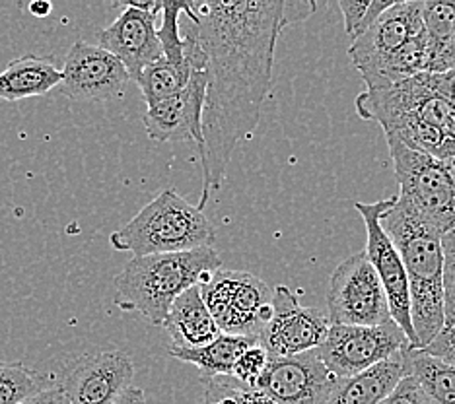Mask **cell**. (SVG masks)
<instances>
[{"mask_svg": "<svg viewBox=\"0 0 455 404\" xmlns=\"http://www.w3.org/2000/svg\"><path fill=\"white\" fill-rule=\"evenodd\" d=\"M391 243L405 266L411 297V323L420 350L438 337L446 323L442 286V242L440 234L395 196V204L381 218Z\"/></svg>", "mask_w": 455, "mask_h": 404, "instance_id": "2", "label": "cell"}, {"mask_svg": "<svg viewBox=\"0 0 455 404\" xmlns=\"http://www.w3.org/2000/svg\"><path fill=\"white\" fill-rule=\"evenodd\" d=\"M327 319L333 327L391 323L387 297L364 251L345 258L329 278Z\"/></svg>", "mask_w": 455, "mask_h": 404, "instance_id": "8", "label": "cell"}, {"mask_svg": "<svg viewBox=\"0 0 455 404\" xmlns=\"http://www.w3.org/2000/svg\"><path fill=\"white\" fill-rule=\"evenodd\" d=\"M451 57H453V65H455V36H453V45H451Z\"/></svg>", "mask_w": 455, "mask_h": 404, "instance_id": "39", "label": "cell"}, {"mask_svg": "<svg viewBox=\"0 0 455 404\" xmlns=\"http://www.w3.org/2000/svg\"><path fill=\"white\" fill-rule=\"evenodd\" d=\"M257 345V340L245 338V337H232V335H220L212 342L199 348H173L170 346V356L188 361L201 369L203 379L212 377H226L232 376V369L235 360L240 358L245 348Z\"/></svg>", "mask_w": 455, "mask_h": 404, "instance_id": "22", "label": "cell"}, {"mask_svg": "<svg viewBox=\"0 0 455 404\" xmlns=\"http://www.w3.org/2000/svg\"><path fill=\"white\" fill-rule=\"evenodd\" d=\"M28 10L36 18H45V16H49L51 12H53V4L47 3V0H36V3H32V4L28 6Z\"/></svg>", "mask_w": 455, "mask_h": 404, "instance_id": "38", "label": "cell"}, {"mask_svg": "<svg viewBox=\"0 0 455 404\" xmlns=\"http://www.w3.org/2000/svg\"><path fill=\"white\" fill-rule=\"evenodd\" d=\"M453 323H455V321H453ZM453 323H451V325H453Z\"/></svg>", "mask_w": 455, "mask_h": 404, "instance_id": "40", "label": "cell"}, {"mask_svg": "<svg viewBox=\"0 0 455 404\" xmlns=\"http://www.w3.org/2000/svg\"><path fill=\"white\" fill-rule=\"evenodd\" d=\"M268 361H271V358H268L265 348L261 345H251L250 348H245L242 352L240 358L235 360L232 377L240 381L242 385L253 389L257 379L265 373Z\"/></svg>", "mask_w": 455, "mask_h": 404, "instance_id": "30", "label": "cell"}, {"mask_svg": "<svg viewBox=\"0 0 455 404\" xmlns=\"http://www.w3.org/2000/svg\"><path fill=\"white\" fill-rule=\"evenodd\" d=\"M162 327L170 333L173 348H199L222 335L203 302L201 286L188 289L175 299Z\"/></svg>", "mask_w": 455, "mask_h": 404, "instance_id": "19", "label": "cell"}, {"mask_svg": "<svg viewBox=\"0 0 455 404\" xmlns=\"http://www.w3.org/2000/svg\"><path fill=\"white\" fill-rule=\"evenodd\" d=\"M196 22L188 31L204 53L203 210L220 189L235 148L255 132L273 80L275 49L286 26L307 20L315 3H191Z\"/></svg>", "mask_w": 455, "mask_h": 404, "instance_id": "1", "label": "cell"}, {"mask_svg": "<svg viewBox=\"0 0 455 404\" xmlns=\"http://www.w3.org/2000/svg\"><path fill=\"white\" fill-rule=\"evenodd\" d=\"M162 24L158 28V41L164 51V59L173 65L185 62V37L180 31L181 14H191V3L188 0H164L160 3Z\"/></svg>", "mask_w": 455, "mask_h": 404, "instance_id": "27", "label": "cell"}, {"mask_svg": "<svg viewBox=\"0 0 455 404\" xmlns=\"http://www.w3.org/2000/svg\"><path fill=\"white\" fill-rule=\"evenodd\" d=\"M60 88L75 101H108L121 98L129 84V72L119 59L100 45L76 41L65 57Z\"/></svg>", "mask_w": 455, "mask_h": 404, "instance_id": "15", "label": "cell"}, {"mask_svg": "<svg viewBox=\"0 0 455 404\" xmlns=\"http://www.w3.org/2000/svg\"><path fill=\"white\" fill-rule=\"evenodd\" d=\"M440 163L443 171H446L448 179L451 183V189L455 193V137L446 139V142L442 144V148L438 150V154L434 155Z\"/></svg>", "mask_w": 455, "mask_h": 404, "instance_id": "35", "label": "cell"}, {"mask_svg": "<svg viewBox=\"0 0 455 404\" xmlns=\"http://www.w3.org/2000/svg\"><path fill=\"white\" fill-rule=\"evenodd\" d=\"M422 28V3L420 0H401L386 10L364 34L353 39L348 47V57L358 72H366L395 55L411 39L419 37Z\"/></svg>", "mask_w": 455, "mask_h": 404, "instance_id": "16", "label": "cell"}, {"mask_svg": "<svg viewBox=\"0 0 455 404\" xmlns=\"http://www.w3.org/2000/svg\"><path fill=\"white\" fill-rule=\"evenodd\" d=\"M206 93L204 67H193L188 86L172 99L147 107L144 127L156 142L193 140L196 150H203V107Z\"/></svg>", "mask_w": 455, "mask_h": 404, "instance_id": "17", "label": "cell"}, {"mask_svg": "<svg viewBox=\"0 0 455 404\" xmlns=\"http://www.w3.org/2000/svg\"><path fill=\"white\" fill-rule=\"evenodd\" d=\"M216 230L199 206L191 204L173 189L162 191L144 209L109 237L116 251L134 257L170 255L212 247Z\"/></svg>", "mask_w": 455, "mask_h": 404, "instance_id": "5", "label": "cell"}, {"mask_svg": "<svg viewBox=\"0 0 455 404\" xmlns=\"http://www.w3.org/2000/svg\"><path fill=\"white\" fill-rule=\"evenodd\" d=\"M222 268V258L212 247L195 251L132 257L116 278L113 302L123 311H139L152 325L162 327L172 304L183 292L203 286Z\"/></svg>", "mask_w": 455, "mask_h": 404, "instance_id": "3", "label": "cell"}, {"mask_svg": "<svg viewBox=\"0 0 455 404\" xmlns=\"http://www.w3.org/2000/svg\"><path fill=\"white\" fill-rule=\"evenodd\" d=\"M355 106L362 119L384 129L386 139H397L412 150L436 155L446 139L455 137V117L424 84L422 75L389 88L366 90Z\"/></svg>", "mask_w": 455, "mask_h": 404, "instance_id": "4", "label": "cell"}, {"mask_svg": "<svg viewBox=\"0 0 455 404\" xmlns=\"http://www.w3.org/2000/svg\"><path fill=\"white\" fill-rule=\"evenodd\" d=\"M204 400L203 404H245V385L232 376L204 379Z\"/></svg>", "mask_w": 455, "mask_h": 404, "instance_id": "31", "label": "cell"}, {"mask_svg": "<svg viewBox=\"0 0 455 404\" xmlns=\"http://www.w3.org/2000/svg\"><path fill=\"white\" fill-rule=\"evenodd\" d=\"M412 348L405 333L393 323L379 327H329L319 358L339 379L358 376L401 350Z\"/></svg>", "mask_w": 455, "mask_h": 404, "instance_id": "10", "label": "cell"}, {"mask_svg": "<svg viewBox=\"0 0 455 404\" xmlns=\"http://www.w3.org/2000/svg\"><path fill=\"white\" fill-rule=\"evenodd\" d=\"M422 352L455 366V323L450 327H443L438 337L434 338L428 346H424Z\"/></svg>", "mask_w": 455, "mask_h": 404, "instance_id": "34", "label": "cell"}, {"mask_svg": "<svg viewBox=\"0 0 455 404\" xmlns=\"http://www.w3.org/2000/svg\"><path fill=\"white\" fill-rule=\"evenodd\" d=\"M49 377L29 369L22 361L0 360V404H24L49 389Z\"/></svg>", "mask_w": 455, "mask_h": 404, "instance_id": "26", "label": "cell"}, {"mask_svg": "<svg viewBox=\"0 0 455 404\" xmlns=\"http://www.w3.org/2000/svg\"><path fill=\"white\" fill-rule=\"evenodd\" d=\"M116 22L98 34L100 47L127 68L131 80L164 57L156 20L160 3H125Z\"/></svg>", "mask_w": 455, "mask_h": 404, "instance_id": "14", "label": "cell"}, {"mask_svg": "<svg viewBox=\"0 0 455 404\" xmlns=\"http://www.w3.org/2000/svg\"><path fill=\"white\" fill-rule=\"evenodd\" d=\"M422 28L427 39V72L455 70L451 45L455 36V0H424Z\"/></svg>", "mask_w": 455, "mask_h": 404, "instance_id": "21", "label": "cell"}, {"mask_svg": "<svg viewBox=\"0 0 455 404\" xmlns=\"http://www.w3.org/2000/svg\"><path fill=\"white\" fill-rule=\"evenodd\" d=\"M201 296L222 335L257 340L273 313V288L251 273L220 268Z\"/></svg>", "mask_w": 455, "mask_h": 404, "instance_id": "6", "label": "cell"}, {"mask_svg": "<svg viewBox=\"0 0 455 404\" xmlns=\"http://www.w3.org/2000/svg\"><path fill=\"white\" fill-rule=\"evenodd\" d=\"M395 204V196L378 201V202H355L356 212L362 216L366 226L368 243L364 253L368 255L371 266L379 278L381 288H384L389 313L393 323H395L403 333H405L409 345L412 348H419V340L411 323V297H409V280L405 266H403L401 257L397 253L395 245L391 243L386 230L381 227V218L389 212Z\"/></svg>", "mask_w": 455, "mask_h": 404, "instance_id": "9", "label": "cell"}, {"mask_svg": "<svg viewBox=\"0 0 455 404\" xmlns=\"http://www.w3.org/2000/svg\"><path fill=\"white\" fill-rule=\"evenodd\" d=\"M134 364L127 352L109 350L68 361L59 389L70 404H113L131 387Z\"/></svg>", "mask_w": 455, "mask_h": 404, "instance_id": "13", "label": "cell"}, {"mask_svg": "<svg viewBox=\"0 0 455 404\" xmlns=\"http://www.w3.org/2000/svg\"><path fill=\"white\" fill-rule=\"evenodd\" d=\"M422 72H427V39H424V31L381 65L362 72V78L366 82V90L371 91L395 86L399 82L422 75Z\"/></svg>", "mask_w": 455, "mask_h": 404, "instance_id": "23", "label": "cell"}, {"mask_svg": "<svg viewBox=\"0 0 455 404\" xmlns=\"http://www.w3.org/2000/svg\"><path fill=\"white\" fill-rule=\"evenodd\" d=\"M409 373L432 404H455V366L419 348L409 350Z\"/></svg>", "mask_w": 455, "mask_h": 404, "instance_id": "24", "label": "cell"}, {"mask_svg": "<svg viewBox=\"0 0 455 404\" xmlns=\"http://www.w3.org/2000/svg\"><path fill=\"white\" fill-rule=\"evenodd\" d=\"M393 171L407 201L440 235L455 227V193L442 163L430 154L412 150L387 137Z\"/></svg>", "mask_w": 455, "mask_h": 404, "instance_id": "7", "label": "cell"}, {"mask_svg": "<svg viewBox=\"0 0 455 404\" xmlns=\"http://www.w3.org/2000/svg\"><path fill=\"white\" fill-rule=\"evenodd\" d=\"M340 381L327 369L319 352L312 350L273 358L253 389L265 392L276 404H325Z\"/></svg>", "mask_w": 455, "mask_h": 404, "instance_id": "12", "label": "cell"}, {"mask_svg": "<svg viewBox=\"0 0 455 404\" xmlns=\"http://www.w3.org/2000/svg\"><path fill=\"white\" fill-rule=\"evenodd\" d=\"M393 4L395 3H384V0H339V8L345 18V31L356 39Z\"/></svg>", "mask_w": 455, "mask_h": 404, "instance_id": "28", "label": "cell"}, {"mask_svg": "<svg viewBox=\"0 0 455 404\" xmlns=\"http://www.w3.org/2000/svg\"><path fill=\"white\" fill-rule=\"evenodd\" d=\"M409 350H401L381 364L343 379L325 404H379L409 376Z\"/></svg>", "mask_w": 455, "mask_h": 404, "instance_id": "18", "label": "cell"}, {"mask_svg": "<svg viewBox=\"0 0 455 404\" xmlns=\"http://www.w3.org/2000/svg\"><path fill=\"white\" fill-rule=\"evenodd\" d=\"M442 242V286H443V313L450 327L455 321V227L440 237Z\"/></svg>", "mask_w": 455, "mask_h": 404, "instance_id": "29", "label": "cell"}, {"mask_svg": "<svg viewBox=\"0 0 455 404\" xmlns=\"http://www.w3.org/2000/svg\"><path fill=\"white\" fill-rule=\"evenodd\" d=\"M24 404H70V402H68V399L63 395V391H60V389L55 385V387H49V389H45V391L37 392L36 397L26 400Z\"/></svg>", "mask_w": 455, "mask_h": 404, "instance_id": "36", "label": "cell"}, {"mask_svg": "<svg viewBox=\"0 0 455 404\" xmlns=\"http://www.w3.org/2000/svg\"><path fill=\"white\" fill-rule=\"evenodd\" d=\"M63 82V72L53 59L26 55L14 59L0 72V99L20 101L45 96Z\"/></svg>", "mask_w": 455, "mask_h": 404, "instance_id": "20", "label": "cell"}, {"mask_svg": "<svg viewBox=\"0 0 455 404\" xmlns=\"http://www.w3.org/2000/svg\"><path fill=\"white\" fill-rule=\"evenodd\" d=\"M329 327L322 309L302 305L292 289L281 284L273 289V313L257 345L265 348L271 360L304 354L323 345Z\"/></svg>", "mask_w": 455, "mask_h": 404, "instance_id": "11", "label": "cell"}, {"mask_svg": "<svg viewBox=\"0 0 455 404\" xmlns=\"http://www.w3.org/2000/svg\"><path fill=\"white\" fill-rule=\"evenodd\" d=\"M113 404H147V397H144L142 389L131 385Z\"/></svg>", "mask_w": 455, "mask_h": 404, "instance_id": "37", "label": "cell"}, {"mask_svg": "<svg viewBox=\"0 0 455 404\" xmlns=\"http://www.w3.org/2000/svg\"><path fill=\"white\" fill-rule=\"evenodd\" d=\"M379 404H432V402L428 400L427 395H424L419 381L409 373V376L403 377L397 383V387L393 389Z\"/></svg>", "mask_w": 455, "mask_h": 404, "instance_id": "32", "label": "cell"}, {"mask_svg": "<svg viewBox=\"0 0 455 404\" xmlns=\"http://www.w3.org/2000/svg\"><path fill=\"white\" fill-rule=\"evenodd\" d=\"M191 70L193 67L189 65L188 59L181 65H173V62H168L162 57L158 62L144 68L134 82H137L142 91L147 107H152L165 99L180 96L185 86H188Z\"/></svg>", "mask_w": 455, "mask_h": 404, "instance_id": "25", "label": "cell"}, {"mask_svg": "<svg viewBox=\"0 0 455 404\" xmlns=\"http://www.w3.org/2000/svg\"><path fill=\"white\" fill-rule=\"evenodd\" d=\"M422 80L436 96L446 103L450 107L451 115L455 117V70L448 72H438V75H432V72H422Z\"/></svg>", "mask_w": 455, "mask_h": 404, "instance_id": "33", "label": "cell"}]
</instances>
